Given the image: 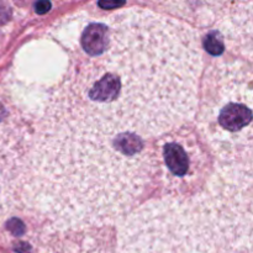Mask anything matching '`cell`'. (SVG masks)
<instances>
[{
	"label": "cell",
	"mask_w": 253,
	"mask_h": 253,
	"mask_svg": "<svg viewBox=\"0 0 253 253\" xmlns=\"http://www.w3.org/2000/svg\"><path fill=\"white\" fill-rule=\"evenodd\" d=\"M202 59L197 32L160 12L130 7L86 20L46 104L155 138L194 118Z\"/></svg>",
	"instance_id": "6da1fadb"
},
{
	"label": "cell",
	"mask_w": 253,
	"mask_h": 253,
	"mask_svg": "<svg viewBox=\"0 0 253 253\" xmlns=\"http://www.w3.org/2000/svg\"><path fill=\"white\" fill-rule=\"evenodd\" d=\"M44 105L36 119L22 199L56 230L110 226L160 178L157 143Z\"/></svg>",
	"instance_id": "7a4b0ae2"
},
{
	"label": "cell",
	"mask_w": 253,
	"mask_h": 253,
	"mask_svg": "<svg viewBox=\"0 0 253 253\" xmlns=\"http://www.w3.org/2000/svg\"><path fill=\"white\" fill-rule=\"evenodd\" d=\"M119 253H252V168L221 166L204 187L128 214Z\"/></svg>",
	"instance_id": "3957f363"
},
{
	"label": "cell",
	"mask_w": 253,
	"mask_h": 253,
	"mask_svg": "<svg viewBox=\"0 0 253 253\" xmlns=\"http://www.w3.org/2000/svg\"><path fill=\"white\" fill-rule=\"evenodd\" d=\"M251 69L241 62L215 63L203 82L198 126L224 166L252 160Z\"/></svg>",
	"instance_id": "277c9868"
},
{
	"label": "cell",
	"mask_w": 253,
	"mask_h": 253,
	"mask_svg": "<svg viewBox=\"0 0 253 253\" xmlns=\"http://www.w3.org/2000/svg\"><path fill=\"white\" fill-rule=\"evenodd\" d=\"M31 141L24 109L0 96V220L24 203Z\"/></svg>",
	"instance_id": "5b68a950"
},
{
	"label": "cell",
	"mask_w": 253,
	"mask_h": 253,
	"mask_svg": "<svg viewBox=\"0 0 253 253\" xmlns=\"http://www.w3.org/2000/svg\"><path fill=\"white\" fill-rule=\"evenodd\" d=\"M160 178L166 195H185L197 192L211 172L210 157L197 132L180 126L165 133L157 142Z\"/></svg>",
	"instance_id": "8992f818"
},
{
	"label": "cell",
	"mask_w": 253,
	"mask_h": 253,
	"mask_svg": "<svg viewBox=\"0 0 253 253\" xmlns=\"http://www.w3.org/2000/svg\"><path fill=\"white\" fill-rule=\"evenodd\" d=\"M51 6L52 4L49 1H37L36 4H35V11L40 15H43L51 9Z\"/></svg>",
	"instance_id": "52a82bcc"
},
{
	"label": "cell",
	"mask_w": 253,
	"mask_h": 253,
	"mask_svg": "<svg viewBox=\"0 0 253 253\" xmlns=\"http://www.w3.org/2000/svg\"><path fill=\"white\" fill-rule=\"evenodd\" d=\"M98 5H99V6L105 7V9H108V7L121 6V5H124V2H99Z\"/></svg>",
	"instance_id": "ba28073f"
}]
</instances>
